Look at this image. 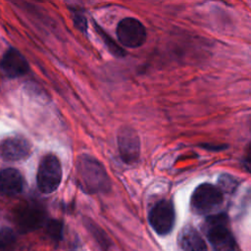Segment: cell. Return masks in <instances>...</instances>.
Listing matches in <instances>:
<instances>
[{"label": "cell", "mask_w": 251, "mask_h": 251, "mask_svg": "<svg viewBox=\"0 0 251 251\" xmlns=\"http://www.w3.org/2000/svg\"><path fill=\"white\" fill-rule=\"evenodd\" d=\"M76 176L80 189L85 193H105L111 188V179L104 166L90 155H80L76 163Z\"/></svg>", "instance_id": "obj_1"}, {"label": "cell", "mask_w": 251, "mask_h": 251, "mask_svg": "<svg viewBox=\"0 0 251 251\" xmlns=\"http://www.w3.org/2000/svg\"><path fill=\"white\" fill-rule=\"evenodd\" d=\"M178 244L182 251H208L202 235L191 226H185L178 234Z\"/></svg>", "instance_id": "obj_11"}, {"label": "cell", "mask_w": 251, "mask_h": 251, "mask_svg": "<svg viewBox=\"0 0 251 251\" xmlns=\"http://www.w3.org/2000/svg\"><path fill=\"white\" fill-rule=\"evenodd\" d=\"M31 151L29 142L22 136H14L4 140L0 146L2 157L8 161H18L26 158Z\"/></svg>", "instance_id": "obj_10"}, {"label": "cell", "mask_w": 251, "mask_h": 251, "mask_svg": "<svg viewBox=\"0 0 251 251\" xmlns=\"http://www.w3.org/2000/svg\"><path fill=\"white\" fill-rule=\"evenodd\" d=\"M224 195L218 186L211 183L198 185L190 199V207L197 215H208L215 212L223 204Z\"/></svg>", "instance_id": "obj_3"}, {"label": "cell", "mask_w": 251, "mask_h": 251, "mask_svg": "<svg viewBox=\"0 0 251 251\" xmlns=\"http://www.w3.org/2000/svg\"><path fill=\"white\" fill-rule=\"evenodd\" d=\"M14 220L21 232L39 228L45 222V211L36 203H25L15 211Z\"/></svg>", "instance_id": "obj_7"}, {"label": "cell", "mask_w": 251, "mask_h": 251, "mask_svg": "<svg viewBox=\"0 0 251 251\" xmlns=\"http://www.w3.org/2000/svg\"><path fill=\"white\" fill-rule=\"evenodd\" d=\"M204 230L214 251H234L235 240L226 214L209 216L205 221Z\"/></svg>", "instance_id": "obj_2"}, {"label": "cell", "mask_w": 251, "mask_h": 251, "mask_svg": "<svg viewBox=\"0 0 251 251\" xmlns=\"http://www.w3.org/2000/svg\"><path fill=\"white\" fill-rule=\"evenodd\" d=\"M0 66L10 77H18L28 72L29 66L25 56L15 48H10L3 56Z\"/></svg>", "instance_id": "obj_9"}, {"label": "cell", "mask_w": 251, "mask_h": 251, "mask_svg": "<svg viewBox=\"0 0 251 251\" xmlns=\"http://www.w3.org/2000/svg\"><path fill=\"white\" fill-rule=\"evenodd\" d=\"M72 14H73V20H74V24L75 26L80 30L81 32L85 33L86 29H87V21L86 18L83 16L82 12H80L78 9H71Z\"/></svg>", "instance_id": "obj_18"}, {"label": "cell", "mask_w": 251, "mask_h": 251, "mask_svg": "<svg viewBox=\"0 0 251 251\" xmlns=\"http://www.w3.org/2000/svg\"><path fill=\"white\" fill-rule=\"evenodd\" d=\"M24 178L21 173L12 168L3 170L0 173V192L5 195H16L23 190Z\"/></svg>", "instance_id": "obj_12"}, {"label": "cell", "mask_w": 251, "mask_h": 251, "mask_svg": "<svg viewBox=\"0 0 251 251\" xmlns=\"http://www.w3.org/2000/svg\"><path fill=\"white\" fill-rule=\"evenodd\" d=\"M46 231L54 241H60L63 236V223L58 220H50L46 225Z\"/></svg>", "instance_id": "obj_16"}, {"label": "cell", "mask_w": 251, "mask_h": 251, "mask_svg": "<svg viewBox=\"0 0 251 251\" xmlns=\"http://www.w3.org/2000/svg\"><path fill=\"white\" fill-rule=\"evenodd\" d=\"M93 25H94V27H95V29H96V32L98 33V35H99V36L101 37V39L103 40L105 46L108 48V50H109L115 57L122 58V57H125V56H126V51H125L122 47H120V45H119L111 36H109V35L105 32V30L97 25V23L93 22Z\"/></svg>", "instance_id": "obj_13"}, {"label": "cell", "mask_w": 251, "mask_h": 251, "mask_svg": "<svg viewBox=\"0 0 251 251\" xmlns=\"http://www.w3.org/2000/svg\"><path fill=\"white\" fill-rule=\"evenodd\" d=\"M218 184H219V189L224 193H231L233 192L238 184H239V181L237 180V178L229 174H223L220 177H219V181H218Z\"/></svg>", "instance_id": "obj_15"}, {"label": "cell", "mask_w": 251, "mask_h": 251, "mask_svg": "<svg viewBox=\"0 0 251 251\" xmlns=\"http://www.w3.org/2000/svg\"><path fill=\"white\" fill-rule=\"evenodd\" d=\"M17 239L15 232L10 227L0 229V251H15Z\"/></svg>", "instance_id": "obj_14"}, {"label": "cell", "mask_w": 251, "mask_h": 251, "mask_svg": "<svg viewBox=\"0 0 251 251\" xmlns=\"http://www.w3.org/2000/svg\"><path fill=\"white\" fill-rule=\"evenodd\" d=\"M87 227L89 228V230L91 231V233L97 239V241L100 243L101 246H103V247H107L108 246L109 240H108L106 234L104 233V231L101 230V228L99 226H97L94 223H91V222L89 223L87 221Z\"/></svg>", "instance_id": "obj_17"}, {"label": "cell", "mask_w": 251, "mask_h": 251, "mask_svg": "<svg viewBox=\"0 0 251 251\" xmlns=\"http://www.w3.org/2000/svg\"><path fill=\"white\" fill-rule=\"evenodd\" d=\"M117 36L122 45L128 48H137L146 41V28L135 18H125L118 24Z\"/></svg>", "instance_id": "obj_6"}, {"label": "cell", "mask_w": 251, "mask_h": 251, "mask_svg": "<svg viewBox=\"0 0 251 251\" xmlns=\"http://www.w3.org/2000/svg\"><path fill=\"white\" fill-rule=\"evenodd\" d=\"M148 221L156 233L159 235L169 234L174 228L176 222L173 202L168 199L157 201L149 211Z\"/></svg>", "instance_id": "obj_5"}, {"label": "cell", "mask_w": 251, "mask_h": 251, "mask_svg": "<svg viewBox=\"0 0 251 251\" xmlns=\"http://www.w3.org/2000/svg\"><path fill=\"white\" fill-rule=\"evenodd\" d=\"M37 187L45 194L54 192L62 180V166L58 157L54 154L45 155L37 170Z\"/></svg>", "instance_id": "obj_4"}, {"label": "cell", "mask_w": 251, "mask_h": 251, "mask_svg": "<svg viewBox=\"0 0 251 251\" xmlns=\"http://www.w3.org/2000/svg\"><path fill=\"white\" fill-rule=\"evenodd\" d=\"M117 140L122 160L126 164L135 163L140 155V141L136 131L125 126L119 129Z\"/></svg>", "instance_id": "obj_8"}]
</instances>
